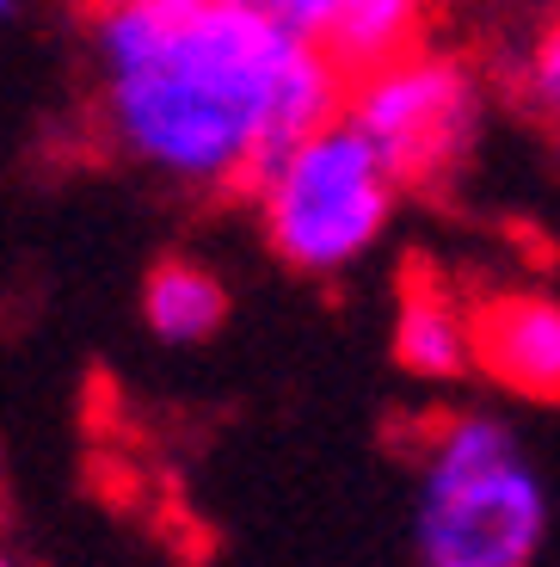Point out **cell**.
<instances>
[{"mask_svg": "<svg viewBox=\"0 0 560 567\" xmlns=\"http://www.w3.org/2000/svg\"><path fill=\"white\" fill-rule=\"evenodd\" d=\"M339 112L406 173V185H419L468 161L487 124V81L456 50L413 43L370 69H351Z\"/></svg>", "mask_w": 560, "mask_h": 567, "instance_id": "4", "label": "cell"}, {"mask_svg": "<svg viewBox=\"0 0 560 567\" xmlns=\"http://www.w3.org/2000/svg\"><path fill=\"white\" fill-rule=\"evenodd\" d=\"M345 69L240 0L86 7L81 112L117 167L179 198H247L278 148L339 112Z\"/></svg>", "mask_w": 560, "mask_h": 567, "instance_id": "1", "label": "cell"}, {"mask_svg": "<svg viewBox=\"0 0 560 567\" xmlns=\"http://www.w3.org/2000/svg\"><path fill=\"white\" fill-rule=\"evenodd\" d=\"M240 7L314 38L345 74L425 43L444 13V0H240Z\"/></svg>", "mask_w": 560, "mask_h": 567, "instance_id": "6", "label": "cell"}, {"mask_svg": "<svg viewBox=\"0 0 560 567\" xmlns=\"http://www.w3.org/2000/svg\"><path fill=\"white\" fill-rule=\"evenodd\" d=\"M475 377L511 401L560 408V297L530 284L475 297Z\"/></svg>", "mask_w": 560, "mask_h": 567, "instance_id": "5", "label": "cell"}, {"mask_svg": "<svg viewBox=\"0 0 560 567\" xmlns=\"http://www.w3.org/2000/svg\"><path fill=\"white\" fill-rule=\"evenodd\" d=\"M19 19H25V0H0V43L19 31Z\"/></svg>", "mask_w": 560, "mask_h": 567, "instance_id": "10", "label": "cell"}, {"mask_svg": "<svg viewBox=\"0 0 560 567\" xmlns=\"http://www.w3.org/2000/svg\"><path fill=\"white\" fill-rule=\"evenodd\" d=\"M0 567H19V561H13V555H7V549H0Z\"/></svg>", "mask_w": 560, "mask_h": 567, "instance_id": "12", "label": "cell"}, {"mask_svg": "<svg viewBox=\"0 0 560 567\" xmlns=\"http://www.w3.org/2000/svg\"><path fill=\"white\" fill-rule=\"evenodd\" d=\"M554 142H560V124H554Z\"/></svg>", "mask_w": 560, "mask_h": 567, "instance_id": "13", "label": "cell"}, {"mask_svg": "<svg viewBox=\"0 0 560 567\" xmlns=\"http://www.w3.org/2000/svg\"><path fill=\"white\" fill-rule=\"evenodd\" d=\"M388 352L413 383H468L475 377V297L449 290L444 278H413L394 302Z\"/></svg>", "mask_w": 560, "mask_h": 567, "instance_id": "7", "label": "cell"}, {"mask_svg": "<svg viewBox=\"0 0 560 567\" xmlns=\"http://www.w3.org/2000/svg\"><path fill=\"white\" fill-rule=\"evenodd\" d=\"M228 321V284L204 259H160L142 284V327L160 346H204Z\"/></svg>", "mask_w": 560, "mask_h": 567, "instance_id": "8", "label": "cell"}, {"mask_svg": "<svg viewBox=\"0 0 560 567\" xmlns=\"http://www.w3.org/2000/svg\"><path fill=\"white\" fill-rule=\"evenodd\" d=\"M511 86L518 100L530 105L536 117L560 124V7L530 31V43L518 50V69H511Z\"/></svg>", "mask_w": 560, "mask_h": 567, "instance_id": "9", "label": "cell"}, {"mask_svg": "<svg viewBox=\"0 0 560 567\" xmlns=\"http://www.w3.org/2000/svg\"><path fill=\"white\" fill-rule=\"evenodd\" d=\"M86 7H191V0H86Z\"/></svg>", "mask_w": 560, "mask_h": 567, "instance_id": "11", "label": "cell"}, {"mask_svg": "<svg viewBox=\"0 0 560 567\" xmlns=\"http://www.w3.org/2000/svg\"><path fill=\"white\" fill-rule=\"evenodd\" d=\"M548 543V482L518 425L492 408L432 420L413 487L419 567H536Z\"/></svg>", "mask_w": 560, "mask_h": 567, "instance_id": "2", "label": "cell"}, {"mask_svg": "<svg viewBox=\"0 0 560 567\" xmlns=\"http://www.w3.org/2000/svg\"><path fill=\"white\" fill-rule=\"evenodd\" d=\"M401 198L406 173L345 112H333L266 161L247 192V210L283 271L339 278L388 241Z\"/></svg>", "mask_w": 560, "mask_h": 567, "instance_id": "3", "label": "cell"}]
</instances>
